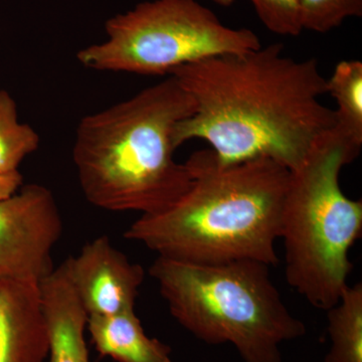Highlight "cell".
I'll return each instance as SVG.
<instances>
[{
    "label": "cell",
    "mask_w": 362,
    "mask_h": 362,
    "mask_svg": "<svg viewBox=\"0 0 362 362\" xmlns=\"http://www.w3.org/2000/svg\"><path fill=\"white\" fill-rule=\"evenodd\" d=\"M170 75L194 102L176 127V148L202 139L223 161L265 158L292 171L337 124L320 101L327 78L318 62L285 56L281 44L218 54Z\"/></svg>",
    "instance_id": "cell-1"
},
{
    "label": "cell",
    "mask_w": 362,
    "mask_h": 362,
    "mask_svg": "<svg viewBox=\"0 0 362 362\" xmlns=\"http://www.w3.org/2000/svg\"><path fill=\"white\" fill-rule=\"evenodd\" d=\"M62 233L58 204L44 185H23L0 199V275L40 284L54 269Z\"/></svg>",
    "instance_id": "cell-7"
},
{
    "label": "cell",
    "mask_w": 362,
    "mask_h": 362,
    "mask_svg": "<svg viewBox=\"0 0 362 362\" xmlns=\"http://www.w3.org/2000/svg\"><path fill=\"white\" fill-rule=\"evenodd\" d=\"M49 334V362H90L88 315L62 264L40 283Z\"/></svg>",
    "instance_id": "cell-10"
},
{
    "label": "cell",
    "mask_w": 362,
    "mask_h": 362,
    "mask_svg": "<svg viewBox=\"0 0 362 362\" xmlns=\"http://www.w3.org/2000/svg\"><path fill=\"white\" fill-rule=\"evenodd\" d=\"M185 165L187 189L166 209L140 216L124 237L177 261L277 265L289 169L265 158L225 162L211 149L195 151Z\"/></svg>",
    "instance_id": "cell-2"
},
{
    "label": "cell",
    "mask_w": 362,
    "mask_h": 362,
    "mask_svg": "<svg viewBox=\"0 0 362 362\" xmlns=\"http://www.w3.org/2000/svg\"><path fill=\"white\" fill-rule=\"evenodd\" d=\"M252 259L194 263L157 257L149 274L171 316L207 344L230 343L243 362H282L281 346L304 337L270 275Z\"/></svg>",
    "instance_id": "cell-4"
},
{
    "label": "cell",
    "mask_w": 362,
    "mask_h": 362,
    "mask_svg": "<svg viewBox=\"0 0 362 362\" xmlns=\"http://www.w3.org/2000/svg\"><path fill=\"white\" fill-rule=\"evenodd\" d=\"M330 349L325 362H362V284L347 286L328 309Z\"/></svg>",
    "instance_id": "cell-12"
},
{
    "label": "cell",
    "mask_w": 362,
    "mask_h": 362,
    "mask_svg": "<svg viewBox=\"0 0 362 362\" xmlns=\"http://www.w3.org/2000/svg\"><path fill=\"white\" fill-rule=\"evenodd\" d=\"M216 4L223 6H230L235 2V0H214Z\"/></svg>",
    "instance_id": "cell-18"
},
{
    "label": "cell",
    "mask_w": 362,
    "mask_h": 362,
    "mask_svg": "<svg viewBox=\"0 0 362 362\" xmlns=\"http://www.w3.org/2000/svg\"><path fill=\"white\" fill-rule=\"evenodd\" d=\"M63 264L88 316L134 310L144 270L118 251L107 235L87 243Z\"/></svg>",
    "instance_id": "cell-8"
},
{
    "label": "cell",
    "mask_w": 362,
    "mask_h": 362,
    "mask_svg": "<svg viewBox=\"0 0 362 362\" xmlns=\"http://www.w3.org/2000/svg\"><path fill=\"white\" fill-rule=\"evenodd\" d=\"M23 177L21 173L0 175V199L16 194L23 187Z\"/></svg>",
    "instance_id": "cell-17"
},
{
    "label": "cell",
    "mask_w": 362,
    "mask_h": 362,
    "mask_svg": "<svg viewBox=\"0 0 362 362\" xmlns=\"http://www.w3.org/2000/svg\"><path fill=\"white\" fill-rule=\"evenodd\" d=\"M40 143L39 133L18 119L13 96L0 90V175L20 173L21 164L39 149Z\"/></svg>",
    "instance_id": "cell-14"
},
{
    "label": "cell",
    "mask_w": 362,
    "mask_h": 362,
    "mask_svg": "<svg viewBox=\"0 0 362 362\" xmlns=\"http://www.w3.org/2000/svg\"><path fill=\"white\" fill-rule=\"evenodd\" d=\"M194 102L176 78L78 123L73 161L86 199L105 211L158 213L190 183L185 163L175 158V129L194 114Z\"/></svg>",
    "instance_id": "cell-3"
},
{
    "label": "cell",
    "mask_w": 362,
    "mask_h": 362,
    "mask_svg": "<svg viewBox=\"0 0 362 362\" xmlns=\"http://www.w3.org/2000/svg\"><path fill=\"white\" fill-rule=\"evenodd\" d=\"M359 153L333 127L290 171L281 216L285 277L321 310L334 306L349 286V251L361 235L362 202L347 197L339 183L342 168Z\"/></svg>",
    "instance_id": "cell-5"
},
{
    "label": "cell",
    "mask_w": 362,
    "mask_h": 362,
    "mask_svg": "<svg viewBox=\"0 0 362 362\" xmlns=\"http://www.w3.org/2000/svg\"><path fill=\"white\" fill-rule=\"evenodd\" d=\"M303 30L328 33L349 18H361L362 0H299Z\"/></svg>",
    "instance_id": "cell-15"
},
{
    "label": "cell",
    "mask_w": 362,
    "mask_h": 362,
    "mask_svg": "<svg viewBox=\"0 0 362 362\" xmlns=\"http://www.w3.org/2000/svg\"><path fill=\"white\" fill-rule=\"evenodd\" d=\"M106 39L77 54L85 68L138 75H170L187 64L259 49L258 35L232 28L197 0H150L109 18Z\"/></svg>",
    "instance_id": "cell-6"
},
{
    "label": "cell",
    "mask_w": 362,
    "mask_h": 362,
    "mask_svg": "<svg viewBox=\"0 0 362 362\" xmlns=\"http://www.w3.org/2000/svg\"><path fill=\"white\" fill-rule=\"evenodd\" d=\"M327 94L334 98L337 128L350 143L362 147V63L357 59L342 61L327 80Z\"/></svg>",
    "instance_id": "cell-13"
},
{
    "label": "cell",
    "mask_w": 362,
    "mask_h": 362,
    "mask_svg": "<svg viewBox=\"0 0 362 362\" xmlns=\"http://www.w3.org/2000/svg\"><path fill=\"white\" fill-rule=\"evenodd\" d=\"M259 20L272 33L296 37L303 30L299 0H251Z\"/></svg>",
    "instance_id": "cell-16"
},
{
    "label": "cell",
    "mask_w": 362,
    "mask_h": 362,
    "mask_svg": "<svg viewBox=\"0 0 362 362\" xmlns=\"http://www.w3.org/2000/svg\"><path fill=\"white\" fill-rule=\"evenodd\" d=\"M47 356L40 284L0 275V362H45Z\"/></svg>",
    "instance_id": "cell-9"
},
{
    "label": "cell",
    "mask_w": 362,
    "mask_h": 362,
    "mask_svg": "<svg viewBox=\"0 0 362 362\" xmlns=\"http://www.w3.org/2000/svg\"><path fill=\"white\" fill-rule=\"evenodd\" d=\"M87 330L97 351L116 362H173L170 347L147 337L134 310L88 316Z\"/></svg>",
    "instance_id": "cell-11"
}]
</instances>
